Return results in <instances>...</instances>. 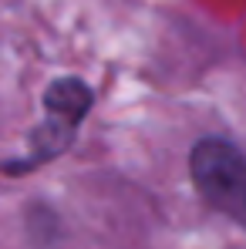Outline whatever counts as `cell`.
<instances>
[{
	"label": "cell",
	"instance_id": "3",
	"mask_svg": "<svg viewBox=\"0 0 246 249\" xmlns=\"http://www.w3.org/2000/svg\"><path fill=\"white\" fill-rule=\"evenodd\" d=\"M240 226H246V206H243V215H240Z\"/></svg>",
	"mask_w": 246,
	"mask_h": 249
},
{
	"label": "cell",
	"instance_id": "1",
	"mask_svg": "<svg viewBox=\"0 0 246 249\" xmlns=\"http://www.w3.org/2000/svg\"><path fill=\"white\" fill-rule=\"evenodd\" d=\"M189 172L196 189L212 209L226 212L229 219L240 222L246 206V155L226 138H203L192 155Z\"/></svg>",
	"mask_w": 246,
	"mask_h": 249
},
{
	"label": "cell",
	"instance_id": "2",
	"mask_svg": "<svg viewBox=\"0 0 246 249\" xmlns=\"http://www.w3.org/2000/svg\"><path fill=\"white\" fill-rule=\"evenodd\" d=\"M91 101H95V94L81 78H57L44 91V118L78 131V124L91 111Z\"/></svg>",
	"mask_w": 246,
	"mask_h": 249
}]
</instances>
